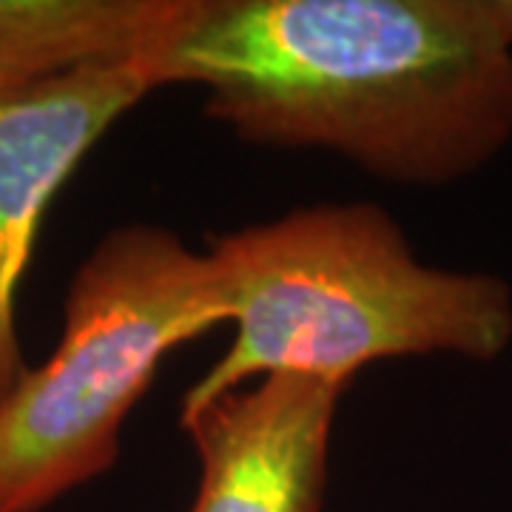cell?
Instances as JSON below:
<instances>
[{"instance_id": "3957f363", "label": "cell", "mask_w": 512, "mask_h": 512, "mask_svg": "<svg viewBox=\"0 0 512 512\" xmlns=\"http://www.w3.org/2000/svg\"><path fill=\"white\" fill-rule=\"evenodd\" d=\"M220 325L205 251L148 222L100 239L69 282L57 348L0 404V512H43L106 476L165 356Z\"/></svg>"}, {"instance_id": "5b68a950", "label": "cell", "mask_w": 512, "mask_h": 512, "mask_svg": "<svg viewBox=\"0 0 512 512\" xmlns=\"http://www.w3.org/2000/svg\"><path fill=\"white\" fill-rule=\"evenodd\" d=\"M342 393L308 376H265L180 410L200 458L188 512H322Z\"/></svg>"}, {"instance_id": "7a4b0ae2", "label": "cell", "mask_w": 512, "mask_h": 512, "mask_svg": "<svg viewBox=\"0 0 512 512\" xmlns=\"http://www.w3.org/2000/svg\"><path fill=\"white\" fill-rule=\"evenodd\" d=\"M231 345L183 410L265 376L348 387L387 359L495 362L512 345V285L416 256L376 202H322L208 242Z\"/></svg>"}, {"instance_id": "52a82bcc", "label": "cell", "mask_w": 512, "mask_h": 512, "mask_svg": "<svg viewBox=\"0 0 512 512\" xmlns=\"http://www.w3.org/2000/svg\"><path fill=\"white\" fill-rule=\"evenodd\" d=\"M504 6H507V18H510V26H512V0H504Z\"/></svg>"}, {"instance_id": "277c9868", "label": "cell", "mask_w": 512, "mask_h": 512, "mask_svg": "<svg viewBox=\"0 0 512 512\" xmlns=\"http://www.w3.org/2000/svg\"><path fill=\"white\" fill-rule=\"evenodd\" d=\"M163 83L151 63L0 86V404L26 376L18 293L40 222L111 128Z\"/></svg>"}, {"instance_id": "6da1fadb", "label": "cell", "mask_w": 512, "mask_h": 512, "mask_svg": "<svg viewBox=\"0 0 512 512\" xmlns=\"http://www.w3.org/2000/svg\"><path fill=\"white\" fill-rule=\"evenodd\" d=\"M237 140L441 188L512 143L504 0H194L154 63Z\"/></svg>"}, {"instance_id": "8992f818", "label": "cell", "mask_w": 512, "mask_h": 512, "mask_svg": "<svg viewBox=\"0 0 512 512\" xmlns=\"http://www.w3.org/2000/svg\"><path fill=\"white\" fill-rule=\"evenodd\" d=\"M194 0H0V86L157 63Z\"/></svg>"}]
</instances>
